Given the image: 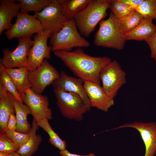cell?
Instances as JSON below:
<instances>
[{"instance_id": "obj_3", "label": "cell", "mask_w": 156, "mask_h": 156, "mask_svg": "<svg viewBox=\"0 0 156 156\" xmlns=\"http://www.w3.org/2000/svg\"><path fill=\"white\" fill-rule=\"evenodd\" d=\"M98 30L94 36V43L97 47L122 50L126 42L119 20L111 12L109 18L99 22Z\"/></svg>"}, {"instance_id": "obj_15", "label": "cell", "mask_w": 156, "mask_h": 156, "mask_svg": "<svg viewBox=\"0 0 156 156\" xmlns=\"http://www.w3.org/2000/svg\"><path fill=\"white\" fill-rule=\"evenodd\" d=\"M83 83L84 81L80 79L77 77L69 76L64 70H62L60 73L59 77L52 85L54 88L78 94L86 103L90 105L89 99L84 88Z\"/></svg>"}, {"instance_id": "obj_11", "label": "cell", "mask_w": 156, "mask_h": 156, "mask_svg": "<svg viewBox=\"0 0 156 156\" xmlns=\"http://www.w3.org/2000/svg\"><path fill=\"white\" fill-rule=\"evenodd\" d=\"M33 43L31 37L19 38L18 46L13 51L6 48L3 50L1 62L7 68L27 67L28 54Z\"/></svg>"}, {"instance_id": "obj_24", "label": "cell", "mask_w": 156, "mask_h": 156, "mask_svg": "<svg viewBox=\"0 0 156 156\" xmlns=\"http://www.w3.org/2000/svg\"><path fill=\"white\" fill-rule=\"evenodd\" d=\"M143 18V17L140 13L135 10L118 19L120 27L124 35L135 28Z\"/></svg>"}, {"instance_id": "obj_9", "label": "cell", "mask_w": 156, "mask_h": 156, "mask_svg": "<svg viewBox=\"0 0 156 156\" xmlns=\"http://www.w3.org/2000/svg\"><path fill=\"white\" fill-rule=\"evenodd\" d=\"M51 34L50 31L44 30L34 36L33 44L28 54L29 71L35 69L45 59L50 58L52 48L47 45V41Z\"/></svg>"}, {"instance_id": "obj_1", "label": "cell", "mask_w": 156, "mask_h": 156, "mask_svg": "<svg viewBox=\"0 0 156 156\" xmlns=\"http://www.w3.org/2000/svg\"><path fill=\"white\" fill-rule=\"evenodd\" d=\"M53 53L76 77L84 82L90 81L100 85L101 72L112 61L107 56L90 55L81 48L73 51H57Z\"/></svg>"}, {"instance_id": "obj_17", "label": "cell", "mask_w": 156, "mask_h": 156, "mask_svg": "<svg viewBox=\"0 0 156 156\" xmlns=\"http://www.w3.org/2000/svg\"><path fill=\"white\" fill-rule=\"evenodd\" d=\"M0 34L5 30L9 29L12 24V18L16 15L21 10L20 3H16L13 0H0Z\"/></svg>"}, {"instance_id": "obj_4", "label": "cell", "mask_w": 156, "mask_h": 156, "mask_svg": "<svg viewBox=\"0 0 156 156\" xmlns=\"http://www.w3.org/2000/svg\"><path fill=\"white\" fill-rule=\"evenodd\" d=\"M52 51H70L73 48L88 47L90 43L80 34L74 20H68L62 28L50 37Z\"/></svg>"}, {"instance_id": "obj_7", "label": "cell", "mask_w": 156, "mask_h": 156, "mask_svg": "<svg viewBox=\"0 0 156 156\" xmlns=\"http://www.w3.org/2000/svg\"><path fill=\"white\" fill-rule=\"evenodd\" d=\"M34 15L40 21L43 30L50 31L52 34L60 31L68 20L60 0H52L41 11Z\"/></svg>"}, {"instance_id": "obj_20", "label": "cell", "mask_w": 156, "mask_h": 156, "mask_svg": "<svg viewBox=\"0 0 156 156\" xmlns=\"http://www.w3.org/2000/svg\"><path fill=\"white\" fill-rule=\"evenodd\" d=\"M14 106L17 121L15 131L22 133H29L31 127L28 121L27 118L28 115L31 114L30 108L23 102L16 99L14 101Z\"/></svg>"}, {"instance_id": "obj_12", "label": "cell", "mask_w": 156, "mask_h": 156, "mask_svg": "<svg viewBox=\"0 0 156 156\" xmlns=\"http://www.w3.org/2000/svg\"><path fill=\"white\" fill-rule=\"evenodd\" d=\"M23 101L30 108L31 115L36 122L44 118L52 119V113L49 107V99L46 96L28 88L25 92Z\"/></svg>"}, {"instance_id": "obj_16", "label": "cell", "mask_w": 156, "mask_h": 156, "mask_svg": "<svg viewBox=\"0 0 156 156\" xmlns=\"http://www.w3.org/2000/svg\"><path fill=\"white\" fill-rule=\"evenodd\" d=\"M16 99L0 82V133H5L10 116L15 113Z\"/></svg>"}, {"instance_id": "obj_29", "label": "cell", "mask_w": 156, "mask_h": 156, "mask_svg": "<svg viewBox=\"0 0 156 156\" xmlns=\"http://www.w3.org/2000/svg\"><path fill=\"white\" fill-rule=\"evenodd\" d=\"M19 148L5 133H0V151L7 154L17 152Z\"/></svg>"}, {"instance_id": "obj_37", "label": "cell", "mask_w": 156, "mask_h": 156, "mask_svg": "<svg viewBox=\"0 0 156 156\" xmlns=\"http://www.w3.org/2000/svg\"><path fill=\"white\" fill-rule=\"evenodd\" d=\"M153 58H154L155 59V60L156 61V53L155 54V55L154 56Z\"/></svg>"}, {"instance_id": "obj_31", "label": "cell", "mask_w": 156, "mask_h": 156, "mask_svg": "<svg viewBox=\"0 0 156 156\" xmlns=\"http://www.w3.org/2000/svg\"><path fill=\"white\" fill-rule=\"evenodd\" d=\"M146 42L150 49L151 57L153 58L156 53V31L151 38Z\"/></svg>"}, {"instance_id": "obj_14", "label": "cell", "mask_w": 156, "mask_h": 156, "mask_svg": "<svg viewBox=\"0 0 156 156\" xmlns=\"http://www.w3.org/2000/svg\"><path fill=\"white\" fill-rule=\"evenodd\" d=\"M83 87L91 107L107 112L114 105V99L106 94L101 85L86 81L84 82Z\"/></svg>"}, {"instance_id": "obj_25", "label": "cell", "mask_w": 156, "mask_h": 156, "mask_svg": "<svg viewBox=\"0 0 156 156\" xmlns=\"http://www.w3.org/2000/svg\"><path fill=\"white\" fill-rule=\"evenodd\" d=\"M21 4V12L27 13L30 11L39 12L47 6L52 0H19Z\"/></svg>"}, {"instance_id": "obj_30", "label": "cell", "mask_w": 156, "mask_h": 156, "mask_svg": "<svg viewBox=\"0 0 156 156\" xmlns=\"http://www.w3.org/2000/svg\"><path fill=\"white\" fill-rule=\"evenodd\" d=\"M5 133L19 148L27 142L30 136V132L28 133H24L8 129H7Z\"/></svg>"}, {"instance_id": "obj_22", "label": "cell", "mask_w": 156, "mask_h": 156, "mask_svg": "<svg viewBox=\"0 0 156 156\" xmlns=\"http://www.w3.org/2000/svg\"><path fill=\"white\" fill-rule=\"evenodd\" d=\"M91 0H60L68 20L73 19L78 13L88 5Z\"/></svg>"}, {"instance_id": "obj_8", "label": "cell", "mask_w": 156, "mask_h": 156, "mask_svg": "<svg viewBox=\"0 0 156 156\" xmlns=\"http://www.w3.org/2000/svg\"><path fill=\"white\" fill-rule=\"evenodd\" d=\"M14 23L5 32L9 40L15 38L31 37L34 34H37L44 30L39 21L35 16L28 13L19 12Z\"/></svg>"}, {"instance_id": "obj_32", "label": "cell", "mask_w": 156, "mask_h": 156, "mask_svg": "<svg viewBox=\"0 0 156 156\" xmlns=\"http://www.w3.org/2000/svg\"><path fill=\"white\" fill-rule=\"evenodd\" d=\"M14 114L12 113L9 117L7 123V129L15 130L17 121Z\"/></svg>"}, {"instance_id": "obj_18", "label": "cell", "mask_w": 156, "mask_h": 156, "mask_svg": "<svg viewBox=\"0 0 156 156\" xmlns=\"http://www.w3.org/2000/svg\"><path fill=\"white\" fill-rule=\"evenodd\" d=\"M153 20L144 18L133 29L124 35L126 41L134 40L146 42L153 35L156 31V25Z\"/></svg>"}, {"instance_id": "obj_28", "label": "cell", "mask_w": 156, "mask_h": 156, "mask_svg": "<svg viewBox=\"0 0 156 156\" xmlns=\"http://www.w3.org/2000/svg\"><path fill=\"white\" fill-rule=\"evenodd\" d=\"M136 10L144 18H149L156 21V0H143Z\"/></svg>"}, {"instance_id": "obj_33", "label": "cell", "mask_w": 156, "mask_h": 156, "mask_svg": "<svg viewBox=\"0 0 156 156\" xmlns=\"http://www.w3.org/2000/svg\"><path fill=\"white\" fill-rule=\"evenodd\" d=\"M128 5L132 8L136 10L141 4L143 0H121Z\"/></svg>"}, {"instance_id": "obj_19", "label": "cell", "mask_w": 156, "mask_h": 156, "mask_svg": "<svg viewBox=\"0 0 156 156\" xmlns=\"http://www.w3.org/2000/svg\"><path fill=\"white\" fill-rule=\"evenodd\" d=\"M5 69L13 81L23 101L25 91L31 88L29 79V70L27 67L5 68Z\"/></svg>"}, {"instance_id": "obj_23", "label": "cell", "mask_w": 156, "mask_h": 156, "mask_svg": "<svg viewBox=\"0 0 156 156\" xmlns=\"http://www.w3.org/2000/svg\"><path fill=\"white\" fill-rule=\"evenodd\" d=\"M47 118H44L36 122L38 127H41L48 134L49 137V142L51 145L58 149L60 151L66 149V142L62 140L53 130Z\"/></svg>"}, {"instance_id": "obj_35", "label": "cell", "mask_w": 156, "mask_h": 156, "mask_svg": "<svg viewBox=\"0 0 156 156\" xmlns=\"http://www.w3.org/2000/svg\"><path fill=\"white\" fill-rule=\"evenodd\" d=\"M8 156H22L17 152H14L8 154Z\"/></svg>"}, {"instance_id": "obj_26", "label": "cell", "mask_w": 156, "mask_h": 156, "mask_svg": "<svg viewBox=\"0 0 156 156\" xmlns=\"http://www.w3.org/2000/svg\"><path fill=\"white\" fill-rule=\"evenodd\" d=\"M0 82L16 99L23 103L21 96L18 92L13 81L6 71L5 67L1 62L0 64Z\"/></svg>"}, {"instance_id": "obj_5", "label": "cell", "mask_w": 156, "mask_h": 156, "mask_svg": "<svg viewBox=\"0 0 156 156\" xmlns=\"http://www.w3.org/2000/svg\"><path fill=\"white\" fill-rule=\"evenodd\" d=\"M56 104L62 115L70 120L80 121L83 115L89 111L91 107L78 94L53 89Z\"/></svg>"}, {"instance_id": "obj_21", "label": "cell", "mask_w": 156, "mask_h": 156, "mask_svg": "<svg viewBox=\"0 0 156 156\" xmlns=\"http://www.w3.org/2000/svg\"><path fill=\"white\" fill-rule=\"evenodd\" d=\"M38 126L33 119L30 132V137L27 142L17 152L22 156H32L37 151L42 141L41 136L36 134Z\"/></svg>"}, {"instance_id": "obj_10", "label": "cell", "mask_w": 156, "mask_h": 156, "mask_svg": "<svg viewBox=\"0 0 156 156\" xmlns=\"http://www.w3.org/2000/svg\"><path fill=\"white\" fill-rule=\"evenodd\" d=\"M57 69L46 59L35 69L29 71V79L31 89L39 94H41L47 86L57 79L60 76Z\"/></svg>"}, {"instance_id": "obj_27", "label": "cell", "mask_w": 156, "mask_h": 156, "mask_svg": "<svg viewBox=\"0 0 156 156\" xmlns=\"http://www.w3.org/2000/svg\"><path fill=\"white\" fill-rule=\"evenodd\" d=\"M109 8L111 12L118 19L135 10L121 0H111Z\"/></svg>"}, {"instance_id": "obj_36", "label": "cell", "mask_w": 156, "mask_h": 156, "mask_svg": "<svg viewBox=\"0 0 156 156\" xmlns=\"http://www.w3.org/2000/svg\"><path fill=\"white\" fill-rule=\"evenodd\" d=\"M0 156H8V154L6 153L0 151Z\"/></svg>"}, {"instance_id": "obj_34", "label": "cell", "mask_w": 156, "mask_h": 156, "mask_svg": "<svg viewBox=\"0 0 156 156\" xmlns=\"http://www.w3.org/2000/svg\"><path fill=\"white\" fill-rule=\"evenodd\" d=\"M59 154L61 156H96L93 153H90L86 155H79L73 153L68 151L66 149L62 151H60Z\"/></svg>"}, {"instance_id": "obj_2", "label": "cell", "mask_w": 156, "mask_h": 156, "mask_svg": "<svg viewBox=\"0 0 156 156\" xmlns=\"http://www.w3.org/2000/svg\"><path fill=\"white\" fill-rule=\"evenodd\" d=\"M111 0H91L87 6L74 18L81 35L89 37L96 25L107 15Z\"/></svg>"}, {"instance_id": "obj_13", "label": "cell", "mask_w": 156, "mask_h": 156, "mask_svg": "<svg viewBox=\"0 0 156 156\" xmlns=\"http://www.w3.org/2000/svg\"><path fill=\"white\" fill-rule=\"evenodd\" d=\"M125 128H133L139 132L145 147L144 156H155L156 154V122L135 121L125 123L111 130Z\"/></svg>"}, {"instance_id": "obj_6", "label": "cell", "mask_w": 156, "mask_h": 156, "mask_svg": "<svg viewBox=\"0 0 156 156\" xmlns=\"http://www.w3.org/2000/svg\"><path fill=\"white\" fill-rule=\"evenodd\" d=\"M100 78L102 87L113 99L119 89L127 83L126 73L116 60L112 61L103 69Z\"/></svg>"}]
</instances>
